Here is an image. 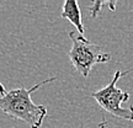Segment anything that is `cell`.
I'll list each match as a JSON object with an SVG mask.
<instances>
[{"mask_svg":"<svg viewBox=\"0 0 133 128\" xmlns=\"http://www.w3.org/2000/svg\"><path fill=\"white\" fill-rule=\"evenodd\" d=\"M110 3H111V1H94V3L90 5V8H89L91 17H92V19H96L100 15V12H101V8L105 6V5H110Z\"/></svg>","mask_w":133,"mask_h":128,"instance_id":"cell-5","label":"cell"},{"mask_svg":"<svg viewBox=\"0 0 133 128\" xmlns=\"http://www.w3.org/2000/svg\"><path fill=\"white\" fill-rule=\"evenodd\" d=\"M5 94H6V90H5V87H4V85L0 83V96H4Z\"/></svg>","mask_w":133,"mask_h":128,"instance_id":"cell-7","label":"cell"},{"mask_svg":"<svg viewBox=\"0 0 133 128\" xmlns=\"http://www.w3.org/2000/svg\"><path fill=\"white\" fill-rule=\"evenodd\" d=\"M133 68L126 71L117 70L114 74L112 80L110 81L107 85L100 89V90L92 92L91 96L95 99V101L99 104L101 109H104L106 112L111 113L112 116L117 118L127 119L133 122V105L129 106L128 109H124L121 105L122 102H126L129 100V94L126 91H122L117 86V81L121 79V76L127 75L129 71H132Z\"/></svg>","mask_w":133,"mask_h":128,"instance_id":"cell-3","label":"cell"},{"mask_svg":"<svg viewBox=\"0 0 133 128\" xmlns=\"http://www.w3.org/2000/svg\"><path fill=\"white\" fill-rule=\"evenodd\" d=\"M56 79V76H51L30 89L19 87L6 91L4 96H0V111L12 118L24 121L30 128H41L44 118L47 117V107L44 105L33 104L31 96L41 86L52 83Z\"/></svg>","mask_w":133,"mask_h":128,"instance_id":"cell-1","label":"cell"},{"mask_svg":"<svg viewBox=\"0 0 133 128\" xmlns=\"http://www.w3.org/2000/svg\"><path fill=\"white\" fill-rule=\"evenodd\" d=\"M62 19L68 20L71 25L75 26L78 33H80L84 36L85 32V27L83 25V20H81V10L80 6L78 4L76 0H65L62 8V14H61Z\"/></svg>","mask_w":133,"mask_h":128,"instance_id":"cell-4","label":"cell"},{"mask_svg":"<svg viewBox=\"0 0 133 128\" xmlns=\"http://www.w3.org/2000/svg\"><path fill=\"white\" fill-rule=\"evenodd\" d=\"M71 39V47L68 52L69 60L81 76L88 78L91 69L100 63H107L111 60V54L102 51L99 44L90 42L85 36L71 31L69 32Z\"/></svg>","mask_w":133,"mask_h":128,"instance_id":"cell-2","label":"cell"},{"mask_svg":"<svg viewBox=\"0 0 133 128\" xmlns=\"http://www.w3.org/2000/svg\"><path fill=\"white\" fill-rule=\"evenodd\" d=\"M132 11H133V10H132Z\"/></svg>","mask_w":133,"mask_h":128,"instance_id":"cell-8","label":"cell"},{"mask_svg":"<svg viewBox=\"0 0 133 128\" xmlns=\"http://www.w3.org/2000/svg\"><path fill=\"white\" fill-rule=\"evenodd\" d=\"M99 128H110V126L106 121H102V122H100L99 123Z\"/></svg>","mask_w":133,"mask_h":128,"instance_id":"cell-6","label":"cell"}]
</instances>
